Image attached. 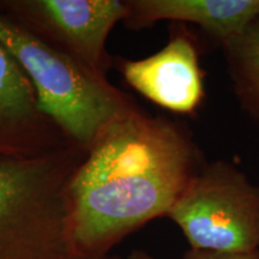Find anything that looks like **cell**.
Listing matches in <instances>:
<instances>
[{
    "label": "cell",
    "instance_id": "6da1fadb",
    "mask_svg": "<svg viewBox=\"0 0 259 259\" xmlns=\"http://www.w3.org/2000/svg\"><path fill=\"white\" fill-rule=\"evenodd\" d=\"M204 164L186 128L130 113L103 130L66 186L71 259H105L132 232L163 218Z\"/></svg>",
    "mask_w": 259,
    "mask_h": 259
},
{
    "label": "cell",
    "instance_id": "7a4b0ae2",
    "mask_svg": "<svg viewBox=\"0 0 259 259\" xmlns=\"http://www.w3.org/2000/svg\"><path fill=\"white\" fill-rule=\"evenodd\" d=\"M0 44L27 74L42 112L83 150L88 151L109 125L139 109L106 77L3 14Z\"/></svg>",
    "mask_w": 259,
    "mask_h": 259
},
{
    "label": "cell",
    "instance_id": "3957f363",
    "mask_svg": "<svg viewBox=\"0 0 259 259\" xmlns=\"http://www.w3.org/2000/svg\"><path fill=\"white\" fill-rule=\"evenodd\" d=\"M85 155H0V259H71L66 186Z\"/></svg>",
    "mask_w": 259,
    "mask_h": 259
},
{
    "label": "cell",
    "instance_id": "277c9868",
    "mask_svg": "<svg viewBox=\"0 0 259 259\" xmlns=\"http://www.w3.org/2000/svg\"><path fill=\"white\" fill-rule=\"evenodd\" d=\"M167 218L193 250L259 251V185L231 162H204Z\"/></svg>",
    "mask_w": 259,
    "mask_h": 259
},
{
    "label": "cell",
    "instance_id": "5b68a950",
    "mask_svg": "<svg viewBox=\"0 0 259 259\" xmlns=\"http://www.w3.org/2000/svg\"><path fill=\"white\" fill-rule=\"evenodd\" d=\"M127 11L120 0H0V14L101 77L112 65L107 37Z\"/></svg>",
    "mask_w": 259,
    "mask_h": 259
},
{
    "label": "cell",
    "instance_id": "8992f818",
    "mask_svg": "<svg viewBox=\"0 0 259 259\" xmlns=\"http://www.w3.org/2000/svg\"><path fill=\"white\" fill-rule=\"evenodd\" d=\"M126 83L155 105L178 114H192L204 99V73L197 46L184 29L168 44L139 60L118 59Z\"/></svg>",
    "mask_w": 259,
    "mask_h": 259
},
{
    "label": "cell",
    "instance_id": "52a82bcc",
    "mask_svg": "<svg viewBox=\"0 0 259 259\" xmlns=\"http://www.w3.org/2000/svg\"><path fill=\"white\" fill-rule=\"evenodd\" d=\"M74 145L42 112L30 80L0 44V155L37 156Z\"/></svg>",
    "mask_w": 259,
    "mask_h": 259
},
{
    "label": "cell",
    "instance_id": "ba28073f",
    "mask_svg": "<svg viewBox=\"0 0 259 259\" xmlns=\"http://www.w3.org/2000/svg\"><path fill=\"white\" fill-rule=\"evenodd\" d=\"M124 23L143 29L161 21L189 23L225 44L259 16V0H131Z\"/></svg>",
    "mask_w": 259,
    "mask_h": 259
},
{
    "label": "cell",
    "instance_id": "9c48e42d",
    "mask_svg": "<svg viewBox=\"0 0 259 259\" xmlns=\"http://www.w3.org/2000/svg\"><path fill=\"white\" fill-rule=\"evenodd\" d=\"M222 48L239 103L259 127V16Z\"/></svg>",
    "mask_w": 259,
    "mask_h": 259
},
{
    "label": "cell",
    "instance_id": "30bf717a",
    "mask_svg": "<svg viewBox=\"0 0 259 259\" xmlns=\"http://www.w3.org/2000/svg\"><path fill=\"white\" fill-rule=\"evenodd\" d=\"M183 259H259V251L252 253H225V252L202 251L190 248Z\"/></svg>",
    "mask_w": 259,
    "mask_h": 259
},
{
    "label": "cell",
    "instance_id": "8fae6325",
    "mask_svg": "<svg viewBox=\"0 0 259 259\" xmlns=\"http://www.w3.org/2000/svg\"><path fill=\"white\" fill-rule=\"evenodd\" d=\"M126 259H155V258L151 254L147 253L145 251L135 250L127 255V258H126Z\"/></svg>",
    "mask_w": 259,
    "mask_h": 259
},
{
    "label": "cell",
    "instance_id": "7c38bea8",
    "mask_svg": "<svg viewBox=\"0 0 259 259\" xmlns=\"http://www.w3.org/2000/svg\"><path fill=\"white\" fill-rule=\"evenodd\" d=\"M105 259H119V258L118 257H109V255H108V257L105 258Z\"/></svg>",
    "mask_w": 259,
    "mask_h": 259
}]
</instances>
